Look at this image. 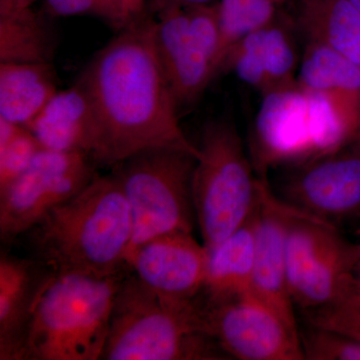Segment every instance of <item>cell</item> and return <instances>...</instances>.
<instances>
[{
    "mask_svg": "<svg viewBox=\"0 0 360 360\" xmlns=\"http://www.w3.org/2000/svg\"><path fill=\"white\" fill-rule=\"evenodd\" d=\"M290 169L279 198L288 205L331 224L360 215V139Z\"/></svg>",
    "mask_w": 360,
    "mask_h": 360,
    "instance_id": "obj_12",
    "label": "cell"
},
{
    "mask_svg": "<svg viewBox=\"0 0 360 360\" xmlns=\"http://www.w3.org/2000/svg\"><path fill=\"white\" fill-rule=\"evenodd\" d=\"M315 158L309 92L296 82L262 96L250 141L257 177L267 179L272 168L297 167Z\"/></svg>",
    "mask_w": 360,
    "mask_h": 360,
    "instance_id": "obj_11",
    "label": "cell"
},
{
    "mask_svg": "<svg viewBox=\"0 0 360 360\" xmlns=\"http://www.w3.org/2000/svg\"><path fill=\"white\" fill-rule=\"evenodd\" d=\"M357 255L359 245L343 238L335 224L290 206L286 271L298 309H321L345 295L356 281Z\"/></svg>",
    "mask_w": 360,
    "mask_h": 360,
    "instance_id": "obj_7",
    "label": "cell"
},
{
    "mask_svg": "<svg viewBox=\"0 0 360 360\" xmlns=\"http://www.w3.org/2000/svg\"><path fill=\"white\" fill-rule=\"evenodd\" d=\"M196 160L198 156L187 151L156 148L112 167L134 220V234L125 259L135 248L161 234L193 233L196 222L193 198Z\"/></svg>",
    "mask_w": 360,
    "mask_h": 360,
    "instance_id": "obj_6",
    "label": "cell"
},
{
    "mask_svg": "<svg viewBox=\"0 0 360 360\" xmlns=\"http://www.w3.org/2000/svg\"><path fill=\"white\" fill-rule=\"evenodd\" d=\"M296 80L303 89L360 105V65L326 45H305Z\"/></svg>",
    "mask_w": 360,
    "mask_h": 360,
    "instance_id": "obj_21",
    "label": "cell"
},
{
    "mask_svg": "<svg viewBox=\"0 0 360 360\" xmlns=\"http://www.w3.org/2000/svg\"><path fill=\"white\" fill-rule=\"evenodd\" d=\"M290 16L307 44L326 45L360 65V13L349 0H295Z\"/></svg>",
    "mask_w": 360,
    "mask_h": 360,
    "instance_id": "obj_18",
    "label": "cell"
},
{
    "mask_svg": "<svg viewBox=\"0 0 360 360\" xmlns=\"http://www.w3.org/2000/svg\"><path fill=\"white\" fill-rule=\"evenodd\" d=\"M80 153L42 149L27 169L0 193V236L11 243L54 206L82 191L97 174Z\"/></svg>",
    "mask_w": 360,
    "mask_h": 360,
    "instance_id": "obj_9",
    "label": "cell"
},
{
    "mask_svg": "<svg viewBox=\"0 0 360 360\" xmlns=\"http://www.w3.org/2000/svg\"><path fill=\"white\" fill-rule=\"evenodd\" d=\"M37 0H0V13L30 7Z\"/></svg>",
    "mask_w": 360,
    "mask_h": 360,
    "instance_id": "obj_30",
    "label": "cell"
},
{
    "mask_svg": "<svg viewBox=\"0 0 360 360\" xmlns=\"http://www.w3.org/2000/svg\"><path fill=\"white\" fill-rule=\"evenodd\" d=\"M198 148L193 205L202 243L212 248L255 212L259 200V179L236 125L229 120L206 123Z\"/></svg>",
    "mask_w": 360,
    "mask_h": 360,
    "instance_id": "obj_5",
    "label": "cell"
},
{
    "mask_svg": "<svg viewBox=\"0 0 360 360\" xmlns=\"http://www.w3.org/2000/svg\"><path fill=\"white\" fill-rule=\"evenodd\" d=\"M52 20L30 7L0 13V63H53L59 40Z\"/></svg>",
    "mask_w": 360,
    "mask_h": 360,
    "instance_id": "obj_20",
    "label": "cell"
},
{
    "mask_svg": "<svg viewBox=\"0 0 360 360\" xmlns=\"http://www.w3.org/2000/svg\"><path fill=\"white\" fill-rule=\"evenodd\" d=\"M219 1V0H150L146 6V11L153 15H155L160 11L167 8H174V7L188 8V7L210 6Z\"/></svg>",
    "mask_w": 360,
    "mask_h": 360,
    "instance_id": "obj_28",
    "label": "cell"
},
{
    "mask_svg": "<svg viewBox=\"0 0 360 360\" xmlns=\"http://www.w3.org/2000/svg\"><path fill=\"white\" fill-rule=\"evenodd\" d=\"M123 11L129 23L146 13L148 0H122Z\"/></svg>",
    "mask_w": 360,
    "mask_h": 360,
    "instance_id": "obj_29",
    "label": "cell"
},
{
    "mask_svg": "<svg viewBox=\"0 0 360 360\" xmlns=\"http://www.w3.org/2000/svg\"><path fill=\"white\" fill-rule=\"evenodd\" d=\"M101 359H231L200 328L193 300L179 302L160 295L134 272L118 286Z\"/></svg>",
    "mask_w": 360,
    "mask_h": 360,
    "instance_id": "obj_3",
    "label": "cell"
},
{
    "mask_svg": "<svg viewBox=\"0 0 360 360\" xmlns=\"http://www.w3.org/2000/svg\"><path fill=\"white\" fill-rule=\"evenodd\" d=\"M44 13L51 18L91 15L115 32L129 25L122 0H44Z\"/></svg>",
    "mask_w": 360,
    "mask_h": 360,
    "instance_id": "obj_27",
    "label": "cell"
},
{
    "mask_svg": "<svg viewBox=\"0 0 360 360\" xmlns=\"http://www.w3.org/2000/svg\"><path fill=\"white\" fill-rule=\"evenodd\" d=\"M155 44L179 113L198 103L217 77L219 4L155 14Z\"/></svg>",
    "mask_w": 360,
    "mask_h": 360,
    "instance_id": "obj_8",
    "label": "cell"
},
{
    "mask_svg": "<svg viewBox=\"0 0 360 360\" xmlns=\"http://www.w3.org/2000/svg\"><path fill=\"white\" fill-rule=\"evenodd\" d=\"M134 234L129 201L115 174H97L70 200L54 206L26 231L32 257L58 276H117Z\"/></svg>",
    "mask_w": 360,
    "mask_h": 360,
    "instance_id": "obj_2",
    "label": "cell"
},
{
    "mask_svg": "<svg viewBox=\"0 0 360 360\" xmlns=\"http://www.w3.org/2000/svg\"><path fill=\"white\" fill-rule=\"evenodd\" d=\"M349 1L352 2V6H354L360 13V0H349Z\"/></svg>",
    "mask_w": 360,
    "mask_h": 360,
    "instance_id": "obj_32",
    "label": "cell"
},
{
    "mask_svg": "<svg viewBox=\"0 0 360 360\" xmlns=\"http://www.w3.org/2000/svg\"><path fill=\"white\" fill-rule=\"evenodd\" d=\"M357 281L360 283V243H359V255H357L356 269H355Z\"/></svg>",
    "mask_w": 360,
    "mask_h": 360,
    "instance_id": "obj_31",
    "label": "cell"
},
{
    "mask_svg": "<svg viewBox=\"0 0 360 360\" xmlns=\"http://www.w3.org/2000/svg\"><path fill=\"white\" fill-rule=\"evenodd\" d=\"M58 84L53 63H0V118L27 127Z\"/></svg>",
    "mask_w": 360,
    "mask_h": 360,
    "instance_id": "obj_19",
    "label": "cell"
},
{
    "mask_svg": "<svg viewBox=\"0 0 360 360\" xmlns=\"http://www.w3.org/2000/svg\"><path fill=\"white\" fill-rule=\"evenodd\" d=\"M286 0H219L220 47L217 73L225 53L250 33L266 25Z\"/></svg>",
    "mask_w": 360,
    "mask_h": 360,
    "instance_id": "obj_23",
    "label": "cell"
},
{
    "mask_svg": "<svg viewBox=\"0 0 360 360\" xmlns=\"http://www.w3.org/2000/svg\"><path fill=\"white\" fill-rule=\"evenodd\" d=\"M129 270L110 277H54L33 317L26 360L101 359L113 298Z\"/></svg>",
    "mask_w": 360,
    "mask_h": 360,
    "instance_id": "obj_4",
    "label": "cell"
},
{
    "mask_svg": "<svg viewBox=\"0 0 360 360\" xmlns=\"http://www.w3.org/2000/svg\"><path fill=\"white\" fill-rule=\"evenodd\" d=\"M125 262L130 271L160 295L191 302L205 286L208 250L193 233L168 232L142 243Z\"/></svg>",
    "mask_w": 360,
    "mask_h": 360,
    "instance_id": "obj_13",
    "label": "cell"
},
{
    "mask_svg": "<svg viewBox=\"0 0 360 360\" xmlns=\"http://www.w3.org/2000/svg\"><path fill=\"white\" fill-rule=\"evenodd\" d=\"M307 324L331 329L360 341V283L350 286L338 300L321 309L302 311Z\"/></svg>",
    "mask_w": 360,
    "mask_h": 360,
    "instance_id": "obj_25",
    "label": "cell"
},
{
    "mask_svg": "<svg viewBox=\"0 0 360 360\" xmlns=\"http://www.w3.org/2000/svg\"><path fill=\"white\" fill-rule=\"evenodd\" d=\"M200 328L231 359L304 360L300 335L252 293L221 302L193 300Z\"/></svg>",
    "mask_w": 360,
    "mask_h": 360,
    "instance_id": "obj_10",
    "label": "cell"
},
{
    "mask_svg": "<svg viewBox=\"0 0 360 360\" xmlns=\"http://www.w3.org/2000/svg\"><path fill=\"white\" fill-rule=\"evenodd\" d=\"M56 274L35 258L0 257V359L26 360L37 305Z\"/></svg>",
    "mask_w": 360,
    "mask_h": 360,
    "instance_id": "obj_15",
    "label": "cell"
},
{
    "mask_svg": "<svg viewBox=\"0 0 360 360\" xmlns=\"http://www.w3.org/2000/svg\"><path fill=\"white\" fill-rule=\"evenodd\" d=\"M296 32L297 30L290 14L281 11L266 25L250 33L269 79L267 94L297 82Z\"/></svg>",
    "mask_w": 360,
    "mask_h": 360,
    "instance_id": "obj_22",
    "label": "cell"
},
{
    "mask_svg": "<svg viewBox=\"0 0 360 360\" xmlns=\"http://www.w3.org/2000/svg\"><path fill=\"white\" fill-rule=\"evenodd\" d=\"M155 16L132 21L94 54L77 82L89 96L101 141L96 165L115 167L142 151L174 148L200 158L180 113L155 44Z\"/></svg>",
    "mask_w": 360,
    "mask_h": 360,
    "instance_id": "obj_1",
    "label": "cell"
},
{
    "mask_svg": "<svg viewBox=\"0 0 360 360\" xmlns=\"http://www.w3.org/2000/svg\"><path fill=\"white\" fill-rule=\"evenodd\" d=\"M26 129L44 149L84 153L96 160L101 141L98 120L89 96L77 82L59 89Z\"/></svg>",
    "mask_w": 360,
    "mask_h": 360,
    "instance_id": "obj_16",
    "label": "cell"
},
{
    "mask_svg": "<svg viewBox=\"0 0 360 360\" xmlns=\"http://www.w3.org/2000/svg\"><path fill=\"white\" fill-rule=\"evenodd\" d=\"M300 338L304 360H360V341L345 333L307 324Z\"/></svg>",
    "mask_w": 360,
    "mask_h": 360,
    "instance_id": "obj_26",
    "label": "cell"
},
{
    "mask_svg": "<svg viewBox=\"0 0 360 360\" xmlns=\"http://www.w3.org/2000/svg\"><path fill=\"white\" fill-rule=\"evenodd\" d=\"M258 179L259 219L251 293L293 333L300 335L286 271V233L290 206L272 193L267 179Z\"/></svg>",
    "mask_w": 360,
    "mask_h": 360,
    "instance_id": "obj_14",
    "label": "cell"
},
{
    "mask_svg": "<svg viewBox=\"0 0 360 360\" xmlns=\"http://www.w3.org/2000/svg\"><path fill=\"white\" fill-rule=\"evenodd\" d=\"M42 149L30 130L0 118V193L27 169Z\"/></svg>",
    "mask_w": 360,
    "mask_h": 360,
    "instance_id": "obj_24",
    "label": "cell"
},
{
    "mask_svg": "<svg viewBox=\"0 0 360 360\" xmlns=\"http://www.w3.org/2000/svg\"><path fill=\"white\" fill-rule=\"evenodd\" d=\"M259 207L258 200L245 224L217 245L207 248V270L200 295L208 302H221L251 292Z\"/></svg>",
    "mask_w": 360,
    "mask_h": 360,
    "instance_id": "obj_17",
    "label": "cell"
}]
</instances>
